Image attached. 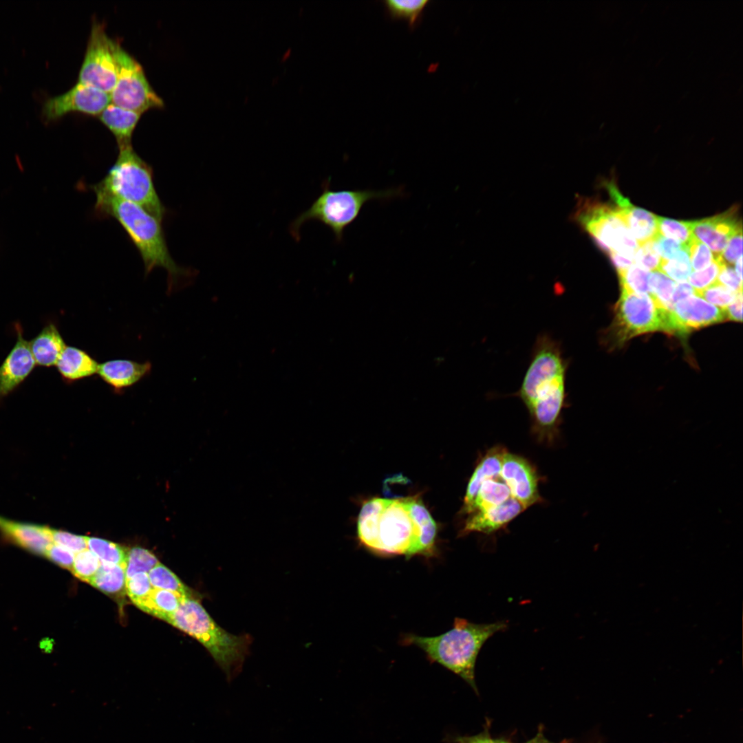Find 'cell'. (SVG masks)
<instances>
[{"label":"cell","instance_id":"cell-17","mask_svg":"<svg viewBox=\"0 0 743 743\" xmlns=\"http://www.w3.org/2000/svg\"><path fill=\"white\" fill-rule=\"evenodd\" d=\"M607 192L616 204L621 216L633 237L640 245L653 240L658 233L657 216L653 213L632 205L625 197L615 182H610L606 184Z\"/></svg>","mask_w":743,"mask_h":743},{"label":"cell","instance_id":"cell-27","mask_svg":"<svg viewBox=\"0 0 743 743\" xmlns=\"http://www.w3.org/2000/svg\"><path fill=\"white\" fill-rule=\"evenodd\" d=\"M182 597L171 591L153 589L147 597L134 605L142 611L169 622L178 609Z\"/></svg>","mask_w":743,"mask_h":743},{"label":"cell","instance_id":"cell-19","mask_svg":"<svg viewBox=\"0 0 743 743\" xmlns=\"http://www.w3.org/2000/svg\"><path fill=\"white\" fill-rule=\"evenodd\" d=\"M525 509L518 500L510 497L499 505L469 515L462 534L471 532L491 534L504 527Z\"/></svg>","mask_w":743,"mask_h":743},{"label":"cell","instance_id":"cell-42","mask_svg":"<svg viewBox=\"0 0 743 743\" xmlns=\"http://www.w3.org/2000/svg\"><path fill=\"white\" fill-rule=\"evenodd\" d=\"M691 266L696 271L707 268L715 259L711 250L694 236L687 246Z\"/></svg>","mask_w":743,"mask_h":743},{"label":"cell","instance_id":"cell-41","mask_svg":"<svg viewBox=\"0 0 743 743\" xmlns=\"http://www.w3.org/2000/svg\"><path fill=\"white\" fill-rule=\"evenodd\" d=\"M634 260L635 264L647 271H658L661 257L654 246V240L640 244Z\"/></svg>","mask_w":743,"mask_h":743},{"label":"cell","instance_id":"cell-26","mask_svg":"<svg viewBox=\"0 0 743 743\" xmlns=\"http://www.w3.org/2000/svg\"><path fill=\"white\" fill-rule=\"evenodd\" d=\"M390 499L373 498L362 506L358 519V536L360 541L368 548L374 550L378 535L380 516L388 505Z\"/></svg>","mask_w":743,"mask_h":743},{"label":"cell","instance_id":"cell-16","mask_svg":"<svg viewBox=\"0 0 743 743\" xmlns=\"http://www.w3.org/2000/svg\"><path fill=\"white\" fill-rule=\"evenodd\" d=\"M737 212L734 206L721 214L690 222L693 235L710 248L715 257L721 256L731 237L742 230Z\"/></svg>","mask_w":743,"mask_h":743},{"label":"cell","instance_id":"cell-46","mask_svg":"<svg viewBox=\"0 0 743 743\" xmlns=\"http://www.w3.org/2000/svg\"><path fill=\"white\" fill-rule=\"evenodd\" d=\"M45 556L61 567L72 571L75 554L67 548L53 543L47 550Z\"/></svg>","mask_w":743,"mask_h":743},{"label":"cell","instance_id":"cell-29","mask_svg":"<svg viewBox=\"0 0 743 743\" xmlns=\"http://www.w3.org/2000/svg\"><path fill=\"white\" fill-rule=\"evenodd\" d=\"M125 565L100 562L89 584L107 594H119L125 590Z\"/></svg>","mask_w":743,"mask_h":743},{"label":"cell","instance_id":"cell-30","mask_svg":"<svg viewBox=\"0 0 743 743\" xmlns=\"http://www.w3.org/2000/svg\"><path fill=\"white\" fill-rule=\"evenodd\" d=\"M429 3L427 0H387L384 1L388 15L393 19H403L413 28Z\"/></svg>","mask_w":743,"mask_h":743},{"label":"cell","instance_id":"cell-50","mask_svg":"<svg viewBox=\"0 0 743 743\" xmlns=\"http://www.w3.org/2000/svg\"><path fill=\"white\" fill-rule=\"evenodd\" d=\"M726 319L742 321V292H740L735 299L723 310Z\"/></svg>","mask_w":743,"mask_h":743},{"label":"cell","instance_id":"cell-5","mask_svg":"<svg viewBox=\"0 0 743 743\" xmlns=\"http://www.w3.org/2000/svg\"><path fill=\"white\" fill-rule=\"evenodd\" d=\"M401 189L385 190L355 189L333 191L330 180L323 182L322 192L310 206L300 213L289 226L292 237L299 241L301 226L309 221H318L328 227L336 241L343 240V233L359 216L363 206L374 200H390L400 196Z\"/></svg>","mask_w":743,"mask_h":743},{"label":"cell","instance_id":"cell-18","mask_svg":"<svg viewBox=\"0 0 743 743\" xmlns=\"http://www.w3.org/2000/svg\"><path fill=\"white\" fill-rule=\"evenodd\" d=\"M0 532L7 540L36 554L45 555L53 543L50 527L14 521L1 515Z\"/></svg>","mask_w":743,"mask_h":743},{"label":"cell","instance_id":"cell-44","mask_svg":"<svg viewBox=\"0 0 743 743\" xmlns=\"http://www.w3.org/2000/svg\"><path fill=\"white\" fill-rule=\"evenodd\" d=\"M50 531L53 543L67 548L74 554L87 548V537L51 528Z\"/></svg>","mask_w":743,"mask_h":743},{"label":"cell","instance_id":"cell-15","mask_svg":"<svg viewBox=\"0 0 743 743\" xmlns=\"http://www.w3.org/2000/svg\"><path fill=\"white\" fill-rule=\"evenodd\" d=\"M15 330L16 343L0 365V401L17 389L36 365L21 326L16 324Z\"/></svg>","mask_w":743,"mask_h":743},{"label":"cell","instance_id":"cell-11","mask_svg":"<svg viewBox=\"0 0 743 743\" xmlns=\"http://www.w3.org/2000/svg\"><path fill=\"white\" fill-rule=\"evenodd\" d=\"M418 536L404 499H390L380 516L374 551L411 557L414 556Z\"/></svg>","mask_w":743,"mask_h":743},{"label":"cell","instance_id":"cell-45","mask_svg":"<svg viewBox=\"0 0 743 743\" xmlns=\"http://www.w3.org/2000/svg\"><path fill=\"white\" fill-rule=\"evenodd\" d=\"M653 240L657 252L661 259H676L684 250L687 248V246L659 234Z\"/></svg>","mask_w":743,"mask_h":743},{"label":"cell","instance_id":"cell-53","mask_svg":"<svg viewBox=\"0 0 743 743\" xmlns=\"http://www.w3.org/2000/svg\"><path fill=\"white\" fill-rule=\"evenodd\" d=\"M526 743H554V742H552L549 741L548 740H547L546 737H544L542 733L539 732V733H537V735L535 737H533L530 741H528V742H527Z\"/></svg>","mask_w":743,"mask_h":743},{"label":"cell","instance_id":"cell-28","mask_svg":"<svg viewBox=\"0 0 743 743\" xmlns=\"http://www.w3.org/2000/svg\"><path fill=\"white\" fill-rule=\"evenodd\" d=\"M510 497V489L500 476L486 480L481 484L472 504L464 512L470 515L499 505Z\"/></svg>","mask_w":743,"mask_h":743},{"label":"cell","instance_id":"cell-25","mask_svg":"<svg viewBox=\"0 0 743 743\" xmlns=\"http://www.w3.org/2000/svg\"><path fill=\"white\" fill-rule=\"evenodd\" d=\"M506 451L502 446H494L488 451L480 461L468 484L463 511L472 504L481 484L485 480L499 476L502 458Z\"/></svg>","mask_w":743,"mask_h":743},{"label":"cell","instance_id":"cell-3","mask_svg":"<svg viewBox=\"0 0 743 743\" xmlns=\"http://www.w3.org/2000/svg\"><path fill=\"white\" fill-rule=\"evenodd\" d=\"M507 627L505 621L477 624L455 618L453 627L441 635L425 637L407 634L402 643L418 647L431 662L438 663L458 675L477 691L475 680L477 656L489 638Z\"/></svg>","mask_w":743,"mask_h":743},{"label":"cell","instance_id":"cell-36","mask_svg":"<svg viewBox=\"0 0 743 743\" xmlns=\"http://www.w3.org/2000/svg\"><path fill=\"white\" fill-rule=\"evenodd\" d=\"M658 233L679 244L688 246L693 235L690 222H682L657 216Z\"/></svg>","mask_w":743,"mask_h":743},{"label":"cell","instance_id":"cell-10","mask_svg":"<svg viewBox=\"0 0 743 743\" xmlns=\"http://www.w3.org/2000/svg\"><path fill=\"white\" fill-rule=\"evenodd\" d=\"M115 44L116 41L108 36L104 26L94 21L79 71L78 83L110 94L117 79Z\"/></svg>","mask_w":743,"mask_h":743},{"label":"cell","instance_id":"cell-48","mask_svg":"<svg viewBox=\"0 0 743 743\" xmlns=\"http://www.w3.org/2000/svg\"><path fill=\"white\" fill-rule=\"evenodd\" d=\"M716 281L735 292H742V279L726 263L722 266Z\"/></svg>","mask_w":743,"mask_h":743},{"label":"cell","instance_id":"cell-47","mask_svg":"<svg viewBox=\"0 0 743 743\" xmlns=\"http://www.w3.org/2000/svg\"><path fill=\"white\" fill-rule=\"evenodd\" d=\"M742 230L733 235L729 240L721 258L724 263L733 265L742 257Z\"/></svg>","mask_w":743,"mask_h":743},{"label":"cell","instance_id":"cell-6","mask_svg":"<svg viewBox=\"0 0 743 743\" xmlns=\"http://www.w3.org/2000/svg\"><path fill=\"white\" fill-rule=\"evenodd\" d=\"M118 151L116 162L92 190L135 204L162 221L166 210L155 187L153 168L132 146Z\"/></svg>","mask_w":743,"mask_h":743},{"label":"cell","instance_id":"cell-13","mask_svg":"<svg viewBox=\"0 0 743 743\" xmlns=\"http://www.w3.org/2000/svg\"><path fill=\"white\" fill-rule=\"evenodd\" d=\"M499 476L509 488L511 495L526 508L541 501L538 474L526 458L506 451Z\"/></svg>","mask_w":743,"mask_h":743},{"label":"cell","instance_id":"cell-32","mask_svg":"<svg viewBox=\"0 0 743 743\" xmlns=\"http://www.w3.org/2000/svg\"><path fill=\"white\" fill-rule=\"evenodd\" d=\"M86 539L87 548L101 563L125 565L127 551L123 547L100 538L87 537Z\"/></svg>","mask_w":743,"mask_h":743},{"label":"cell","instance_id":"cell-21","mask_svg":"<svg viewBox=\"0 0 743 743\" xmlns=\"http://www.w3.org/2000/svg\"><path fill=\"white\" fill-rule=\"evenodd\" d=\"M98 365V362L85 351L67 345L56 364L63 380L67 384L97 374Z\"/></svg>","mask_w":743,"mask_h":743},{"label":"cell","instance_id":"cell-38","mask_svg":"<svg viewBox=\"0 0 743 743\" xmlns=\"http://www.w3.org/2000/svg\"><path fill=\"white\" fill-rule=\"evenodd\" d=\"M100 566L98 557L85 549L75 554L72 572L80 580L89 583Z\"/></svg>","mask_w":743,"mask_h":743},{"label":"cell","instance_id":"cell-20","mask_svg":"<svg viewBox=\"0 0 743 743\" xmlns=\"http://www.w3.org/2000/svg\"><path fill=\"white\" fill-rule=\"evenodd\" d=\"M150 362L139 363L128 359H114L99 364L97 374L115 392L129 388L151 372Z\"/></svg>","mask_w":743,"mask_h":743},{"label":"cell","instance_id":"cell-35","mask_svg":"<svg viewBox=\"0 0 743 743\" xmlns=\"http://www.w3.org/2000/svg\"><path fill=\"white\" fill-rule=\"evenodd\" d=\"M651 272L634 263L625 271L618 273L621 290L638 294H649Z\"/></svg>","mask_w":743,"mask_h":743},{"label":"cell","instance_id":"cell-49","mask_svg":"<svg viewBox=\"0 0 743 743\" xmlns=\"http://www.w3.org/2000/svg\"><path fill=\"white\" fill-rule=\"evenodd\" d=\"M451 742L453 743H511L501 739L493 738L488 733H482L475 735L455 736Z\"/></svg>","mask_w":743,"mask_h":743},{"label":"cell","instance_id":"cell-7","mask_svg":"<svg viewBox=\"0 0 743 743\" xmlns=\"http://www.w3.org/2000/svg\"><path fill=\"white\" fill-rule=\"evenodd\" d=\"M669 311L659 307L649 294L621 290L613 322L603 336V342L621 344L641 334L656 331L667 333Z\"/></svg>","mask_w":743,"mask_h":743},{"label":"cell","instance_id":"cell-51","mask_svg":"<svg viewBox=\"0 0 743 743\" xmlns=\"http://www.w3.org/2000/svg\"><path fill=\"white\" fill-rule=\"evenodd\" d=\"M691 295H696L695 289L686 281L679 282L676 285L672 294L671 299V306L674 308L677 302Z\"/></svg>","mask_w":743,"mask_h":743},{"label":"cell","instance_id":"cell-31","mask_svg":"<svg viewBox=\"0 0 743 743\" xmlns=\"http://www.w3.org/2000/svg\"><path fill=\"white\" fill-rule=\"evenodd\" d=\"M148 576L153 589L171 591L182 596H193L192 590L186 587L172 571L160 562L148 572Z\"/></svg>","mask_w":743,"mask_h":743},{"label":"cell","instance_id":"cell-34","mask_svg":"<svg viewBox=\"0 0 743 743\" xmlns=\"http://www.w3.org/2000/svg\"><path fill=\"white\" fill-rule=\"evenodd\" d=\"M158 563L155 556L149 550L139 546L133 547L127 552L126 580L140 572L148 573Z\"/></svg>","mask_w":743,"mask_h":743},{"label":"cell","instance_id":"cell-37","mask_svg":"<svg viewBox=\"0 0 743 743\" xmlns=\"http://www.w3.org/2000/svg\"><path fill=\"white\" fill-rule=\"evenodd\" d=\"M658 271L674 281H685L691 273L688 248L684 250L676 259H661Z\"/></svg>","mask_w":743,"mask_h":743},{"label":"cell","instance_id":"cell-2","mask_svg":"<svg viewBox=\"0 0 743 743\" xmlns=\"http://www.w3.org/2000/svg\"><path fill=\"white\" fill-rule=\"evenodd\" d=\"M94 192L96 200L95 214L99 217L113 218L119 223L138 250L146 276L157 267L165 269L169 292L192 281L197 272L181 267L174 261L167 246L162 221L135 204L101 191Z\"/></svg>","mask_w":743,"mask_h":743},{"label":"cell","instance_id":"cell-12","mask_svg":"<svg viewBox=\"0 0 743 743\" xmlns=\"http://www.w3.org/2000/svg\"><path fill=\"white\" fill-rule=\"evenodd\" d=\"M110 103L109 94L77 82L65 93L47 98L41 117L44 122H51L71 112L98 116Z\"/></svg>","mask_w":743,"mask_h":743},{"label":"cell","instance_id":"cell-52","mask_svg":"<svg viewBox=\"0 0 743 743\" xmlns=\"http://www.w3.org/2000/svg\"><path fill=\"white\" fill-rule=\"evenodd\" d=\"M609 257L618 274L625 271L634 263V259H628L615 253L610 254Z\"/></svg>","mask_w":743,"mask_h":743},{"label":"cell","instance_id":"cell-54","mask_svg":"<svg viewBox=\"0 0 743 743\" xmlns=\"http://www.w3.org/2000/svg\"><path fill=\"white\" fill-rule=\"evenodd\" d=\"M735 263V271L737 276L742 279V257H740Z\"/></svg>","mask_w":743,"mask_h":743},{"label":"cell","instance_id":"cell-9","mask_svg":"<svg viewBox=\"0 0 743 743\" xmlns=\"http://www.w3.org/2000/svg\"><path fill=\"white\" fill-rule=\"evenodd\" d=\"M114 54L117 79L110 93L111 103L140 114L162 107L164 102L149 84L142 65L116 41Z\"/></svg>","mask_w":743,"mask_h":743},{"label":"cell","instance_id":"cell-23","mask_svg":"<svg viewBox=\"0 0 743 743\" xmlns=\"http://www.w3.org/2000/svg\"><path fill=\"white\" fill-rule=\"evenodd\" d=\"M141 115L110 103L98 116L114 136L119 149L132 146L133 133Z\"/></svg>","mask_w":743,"mask_h":743},{"label":"cell","instance_id":"cell-14","mask_svg":"<svg viewBox=\"0 0 743 743\" xmlns=\"http://www.w3.org/2000/svg\"><path fill=\"white\" fill-rule=\"evenodd\" d=\"M726 319L724 310L691 295L677 302L670 312V334H685Z\"/></svg>","mask_w":743,"mask_h":743},{"label":"cell","instance_id":"cell-39","mask_svg":"<svg viewBox=\"0 0 743 743\" xmlns=\"http://www.w3.org/2000/svg\"><path fill=\"white\" fill-rule=\"evenodd\" d=\"M724 264L721 256L715 257V259L707 268L690 274L689 281L695 289L696 295L698 292L707 288L717 281L718 274Z\"/></svg>","mask_w":743,"mask_h":743},{"label":"cell","instance_id":"cell-43","mask_svg":"<svg viewBox=\"0 0 743 743\" xmlns=\"http://www.w3.org/2000/svg\"><path fill=\"white\" fill-rule=\"evenodd\" d=\"M153 589L148 573L140 572L126 580L125 591L133 604L147 597Z\"/></svg>","mask_w":743,"mask_h":743},{"label":"cell","instance_id":"cell-22","mask_svg":"<svg viewBox=\"0 0 743 743\" xmlns=\"http://www.w3.org/2000/svg\"><path fill=\"white\" fill-rule=\"evenodd\" d=\"M29 344L36 365L46 367L56 365L66 347L57 326L52 322L47 323Z\"/></svg>","mask_w":743,"mask_h":743},{"label":"cell","instance_id":"cell-24","mask_svg":"<svg viewBox=\"0 0 743 743\" xmlns=\"http://www.w3.org/2000/svg\"><path fill=\"white\" fill-rule=\"evenodd\" d=\"M409 513L416 524L419 536L414 555L430 557L435 553L436 524L422 502L417 497L403 499Z\"/></svg>","mask_w":743,"mask_h":743},{"label":"cell","instance_id":"cell-1","mask_svg":"<svg viewBox=\"0 0 743 743\" xmlns=\"http://www.w3.org/2000/svg\"><path fill=\"white\" fill-rule=\"evenodd\" d=\"M569 364L560 342L546 333L537 337L529 365L513 396L527 408L532 431L539 440L550 442L558 433L562 411L568 406Z\"/></svg>","mask_w":743,"mask_h":743},{"label":"cell","instance_id":"cell-8","mask_svg":"<svg viewBox=\"0 0 743 743\" xmlns=\"http://www.w3.org/2000/svg\"><path fill=\"white\" fill-rule=\"evenodd\" d=\"M577 219L607 255L615 253L634 259L639 244L616 206L588 200L578 210Z\"/></svg>","mask_w":743,"mask_h":743},{"label":"cell","instance_id":"cell-40","mask_svg":"<svg viewBox=\"0 0 743 743\" xmlns=\"http://www.w3.org/2000/svg\"><path fill=\"white\" fill-rule=\"evenodd\" d=\"M739 293L715 281L707 288L698 292L696 296L703 297V299L710 302L711 304L713 303L717 305L718 308L724 310L735 299Z\"/></svg>","mask_w":743,"mask_h":743},{"label":"cell","instance_id":"cell-33","mask_svg":"<svg viewBox=\"0 0 743 743\" xmlns=\"http://www.w3.org/2000/svg\"><path fill=\"white\" fill-rule=\"evenodd\" d=\"M650 294L657 305L665 310H672L671 299L676 283L667 276L659 271L651 272L649 277Z\"/></svg>","mask_w":743,"mask_h":743},{"label":"cell","instance_id":"cell-4","mask_svg":"<svg viewBox=\"0 0 743 743\" xmlns=\"http://www.w3.org/2000/svg\"><path fill=\"white\" fill-rule=\"evenodd\" d=\"M168 623L200 642L228 678L241 669L251 637L248 634L235 635L224 629L194 595L182 597L178 609Z\"/></svg>","mask_w":743,"mask_h":743}]
</instances>
